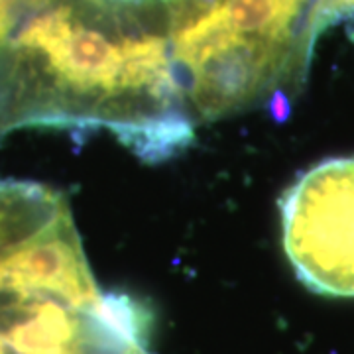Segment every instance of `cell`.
Instances as JSON below:
<instances>
[{"label":"cell","instance_id":"obj_1","mask_svg":"<svg viewBox=\"0 0 354 354\" xmlns=\"http://www.w3.org/2000/svg\"><path fill=\"white\" fill-rule=\"evenodd\" d=\"M0 354H156L148 309L97 283L64 193L4 177Z\"/></svg>","mask_w":354,"mask_h":354},{"label":"cell","instance_id":"obj_2","mask_svg":"<svg viewBox=\"0 0 354 354\" xmlns=\"http://www.w3.org/2000/svg\"><path fill=\"white\" fill-rule=\"evenodd\" d=\"M169 46L195 127L266 111L304 91L321 0H167Z\"/></svg>","mask_w":354,"mask_h":354},{"label":"cell","instance_id":"obj_3","mask_svg":"<svg viewBox=\"0 0 354 354\" xmlns=\"http://www.w3.org/2000/svg\"><path fill=\"white\" fill-rule=\"evenodd\" d=\"M281 241L309 290L354 297V156L325 160L279 201Z\"/></svg>","mask_w":354,"mask_h":354},{"label":"cell","instance_id":"obj_4","mask_svg":"<svg viewBox=\"0 0 354 354\" xmlns=\"http://www.w3.org/2000/svg\"><path fill=\"white\" fill-rule=\"evenodd\" d=\"M53 0H0V65L26 24Z\"/></svg>","mask_w":354,"mask_h":354},{"label":"cell","instance_id":"obj_5","mask_svg":"<svg viewBox=\"0 0 354 354\" xmlns=\"http://www.w3.org/2000/svg\"><path fill=\"white\" fill-rule=\"evenodd\" d=\"M354 18V0H321L319 4V24L325 32L329 26H335Z\"/></svg>","mask_w":354,"mask_h":354}]
</instances>
